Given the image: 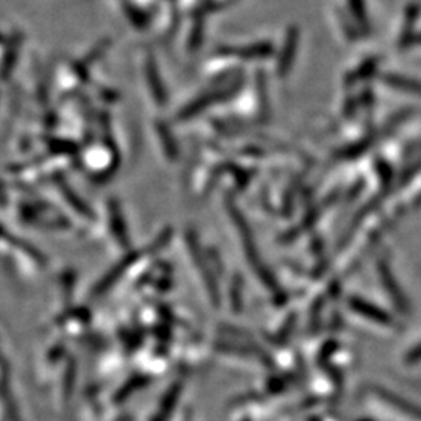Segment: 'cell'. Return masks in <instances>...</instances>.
Listing matches in <instances>:
<instances>
[{"instance_id": "obj_1", "label": "cell", "mask_w": 421, "mask_h": 421, "mask_svg": "<svg viewBox=\"0 0 421 421\" xmlns=\"http://www.w3.org/2000/svg\"><path fill=\"white\" fill-rule=\"evenodd\" d=\"M298 39H300L298 30L297 28L288 30L286 41H284V47H282V52L280 57V63H278L280 75H286L287 72L291 70V66L295 61V55H297Z\"/></svg>"}, {"instance_id": "obj_5", "label": "cell", "mask_w": 421, "mask_h": 421, "mask_svg": "<svg viewBox=\"0 0 421 421\" xmlns=\"http://www.w3.org/2000/svg\"><path fill=\"white\" fill-rule=\"evenodd\" d=\"M402 42V46L406 44L407 42V46H411V44H421V35H417V36H406L404 39L401 41Z\"/></svg>"}, {"instance_id": "obj_2", "label": "cell", "mask_w": 421, "mask_h": 421, "mask_svg": "<svg viewBox=\"0 0 421 421\" xmlns=\"http://www.w3.org/2000/svg\"><path fill=\"white\" fill-rule=\"evenodd\" d=\"M226 53H236L239 58L245 59H260V58H267L272 55L273 47L270 42H261V44L242 47V49H226Z\"/></svg>"}, {"instance_id": "obj_4", "label": "cell", "mask_w": 421, "mask_h": 421, "mask_svg": "<svg viewBox=\"0 0 421 421\" xmlns=\"http://www.w3.org/2000/svg\"><path fill=\"white\" fill-rule=\"evenodd\" d=\"M387 83L392 84V86L398 88V89H404V91H412V92H418L421 95V83L409 80V78L404 77H398V75H389L387 77Z\"/></svg>"}, {"instance_id": "obj_3", "label": "cell", "mask_w": 421, "mask_h": 421, "mask_svg": "<svg viewBox=\"0 0 421 421\" xmlns=\"http://www.w3.org/2000/svg\"><path fill=\"white\" fill-rule=\"evenodd\" d=\"M348 3H350V10H351V14L354 17V22H358L359 27L362 28L364 32L366 28L370 30L369 16H366L364 0H348Z\"/></svg>"}]
</instances>
